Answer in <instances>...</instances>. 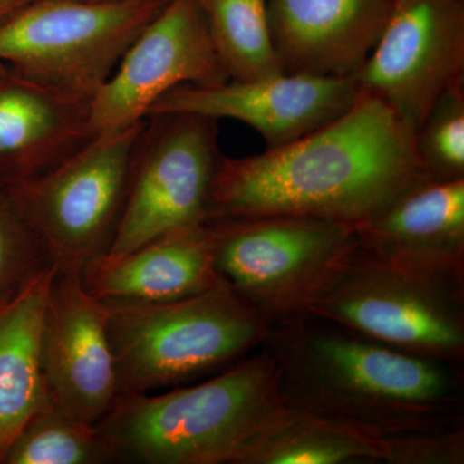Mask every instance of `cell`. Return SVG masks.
Here are the masks:
<instances>
[{"mask_svg":"<svg viewBox=\"0 0 464 464\" xmlns=\"http://www.w3.org/2000/svg\"><path fill=\"white\" fill-rule=\"evenodd\" d=\"M41 360L52 404L65 413L96 426L119 401L108 306L84 288L82 271L57 268L45 304Z\"/></svg>","mask_w":464,"mask_h":464,"instance_id":"obj_12","label":"cell"},{"mask_svg":"<svg viewBox=\"0 0 464 464\" xmlns=\"http://www.w3.org/2000/svg\"><path fill=\"white\" fill-rule=\"evenodd\" d=\"M57 268L45 266L0 299V464L27 420L52 405L42 371L41 340Z\"/></svg>","mask_w":464,"mask_h":464,"instance_id":"obj_18","label":"cell"},{"mask_svg":"<svg viewBox=\"0 0 464 464\" xmlns=\"http://www.w3.org/2000/svg\"><path fill=\"white\" fill-rule=\"evenodd\" d=\"M430 181L413 130L381 101L360 93L340 118L295 141L252 157H224L209 221L304 216L357 228Z\"/></svg>","mask_w":464,"mask_h":464,"instance_id":"obj_1","label":"cell"},{"mask_svg":"<svg viewBox=\"0 0 464 464\" xmlns=\"http://www.w3.org/2000/svg\"><path fill=\"white\" fill-rule=\"evenodd\" d=\"M284 409L261 348L197 386L119 399L96 427L114 463L237 464Z\"/></svg>","mask_w":464,"mask_h":464,"instance_id":"obj_3","label":"cell"},{"mask_svg":"<svg viewBox=\"0 0 464 464\" xmlns=\"http://www.w3.org/2000/svg\"><path fill=\"white\" fill-rule=\"evenodd\" d=\"M230 81L282 74L268 21L267 0H195Z\"/></svg>","mask_w":464,"mask_h":464,"instance_id":"obj_20","label":"cell"},{"mask_svg":"<svg viewBox=\"0 0 464 464\" xmlns=\"http://www.w3.org/2000/svg\"><path fill=\"white\" fill-rule=\"evenodd\" d=\"M304 313L404 353L462 366L464 280L408 273L357 246Z\"/></svg>","mask_w":464,"mask_h":464,"instance_id":"obj_6","label":"cell"},{"mask_svg":"<svg viewBox=\"0 0 464 464\" xmlns=\"http://www.w3.org/2000/svg\"><path fill=\"white\" fill-rule=\"evenodd\" d=\"M359 94L353 78L282 72L215 87L181 85L164 94L149 115L192 112L217 121L232 119L257 130L267 149H275L340 118Z\"/></svg>","mask_w":464,"mask_h":464,"instance_id":"obj_13","label":"cell"},{"mask_svg":"<svg viewBox=\"0 0 464 464\" xmlns=\"http://www.w3.org/2000/svg\"><path fill=\"white\" fill-rule=\"evenodd\" d=\"M384 453V438L285 405L237 464L378 463Z\"/></svg>","mask_w":464,"mask_h":464,"instance_id":"obj_19","label":"cell"},{"mask_svg":"<svg viewBox=\"0 0 464 464\" xmlns=\"http://www.w3.org/2000/svg\"><path fill=\"white\" fill-rule=\"evenodd\" d=\"M353 79L417 132L440 97L464 82V0H393Z\"/></svg>","mask_w":464,"mask_h":464,"instance_id":"obj_10","label":"cell"},{"mask_svg":"<svg viewBox=\"0 0 464 464\" xmlns=\"http://www.w3.org/2000/svg\"><path fill=\"white\" fill-rule=\"evenodd\" d=\"M106 306L119 399L224 371L261 347L271 328L224 280L177 301Z\"/></svg>","mask_w":464,"mask_h":464,"instance_id":"obj_4","label":"cell"},{"mask_svg":"<svg viewBox=\"0 0 464 464\" xmlns=\"http://www.w3.org/2000/svg\"><path fill=\"white\" fill-rule=\"evenodd\" d=\"M8 75H9V74H8ZM5 79H2V81H0V82H3V81H5Z\"/></svg>","mask_w":464,"mask_h":464,"instance_id":"obj_26","label":"cell"},{"mask_svg":"<svg viewBox=\"0 0 464 464\" xmlns=\"http://www.w3.org/2000/svg\"><path fill=\"white\" fill-rule=\"evenodd\" d=\"M262 350L280 399L375 438L462 424L460 368L299 314L271 325Z\"/></svg>","mask_w":464,"mask_h":464,"instance_id":"obj_2","label":"cell"},{"mask_svg":"<svg viewBox=\"0 0 464 464\" xmlns=\"http://www.w3.org/2000/svg\"><path fill=\"white\" fill-rule=\"evenodd\" d=\"M51 264L47 253L0 183V299Z\"/></svg>","mask_w":464,"mask_h":464,"instance_id":"obj_23","label":"cell"},{"mask_svg":"<svg viewBox=\"0 0 464 464\" xmlns=\"http://www.w3.org/2000/svg\"><path fill=\"white\" fill-rule=\"evenodd\" d=\"M145 121L96 134L47 172L3 185L58 270L82 271L108 250Z\"/></svg>","mask_w":464,"mask_h":464,"instance_id":"obj_8","label":"cell"},{"mask_svg":"<svg viewBox=\"0 0 464 464\" xmlns=\"http://www.w3.org/2000/svg\"><path fill=\"white\" fill-rule=\"evenodd\" d=\"M168 2L32 0L0 23V63L91 101Z\"/></svg>","mask_w":464,"mask_h":464,"instance_id":"obj_5","label":"cell"},{"mask_svg":"<svg viewBox=\"0 0 464 464\" xmlns=\"http://www.w3.org/2000/svg\"><path fill=\"white\" fill-rule=\"evenodd\" d=\"M384 450L383 463L463 464V424L387 436Z\"/></svg>","mask_w":464,"mask_h":464,"instance_id":"obj_24","label":"cell"},{"mask_svg":"<svg viewBox=\"0 0 464 464\" xmlns=\"http://www.w3.org/2000/svg\"><path fill=\"white\" fill-rule=\"evenodd\" d=\"M393 0H267L275 51L288 74L353 78L371 56Z\"/></svg>","mask_w":464,"mask_h":464,"instance_id":"obj_14","label":"cell"},{"mask_svg":"<svg viewBox=\"0 0 464 464\" xmlns=\"http://www.w3.org/2000/svg\"><path fill=\"white\" fill-rule=\"evenodd\" d=\"M32 0H0V23Z\"/></svg>","mask_w":464,"mask_h":464,"instance_id":"obj_25","label":"cell"},{"mask_svg":"<svg viewBox=\"0 0 464 464\" xmlns=\"http://www.w3.org/2000/svg\"><path fill=\"white\" fill-rule=\"evenodd\" d=\"M218 121L192 112L149 115L134 150L121 219L105 253L121 255L210 218L221 166Z\"/></svg>","mask_w":464,"mask_h":464,"instance_id":"obj_9","label":"cell"},{"mask_svg":"<svg viewBox=\"0 0 464 464\" xmlns=\"http://www.w3.org/2000/svg\"><path fill=\"white\" fill-rule=\"evenodd\" d=\"M359 249L427 277L464 280V179L430 181L356 228Z\"/></svg>","mask_w":464,"mask_h":464,"instance_id":"obj_15","label":"cell"},{"mask_svg":"<svg viewBox=\"0 0 464 464\" xmlns=\"http://www.w3.org/2000/svg\"><path fill=\"white\" fill-rule=\"evenodd\" d=\"M114 463L94 424L53 404L33 415L12 442L5 464Z\"/></svg>","mask_w":464,"mask_h":464,"instance_id":"obj_21","label":"cell"},{"mask_svg":"<svg viewBox=\"0 0 464 464\" xmlns=\"http://www.w3.org/2000/svg\"><path fill=\"white\" fill-rule=\"evenodd\" d=\"M217 273L273 325L304 314L359 246L331 219L262 216L209 221Z\"/></svg>","mask_w":464,"mask_h":464,"instance_id":"obj_7","label":"cell"},{"mask_svg":"<svg viewBox=\"0 0 464 464\" xmlns=\"http://www.w3.org/2000/svg\"><path fill=\"white\" fill-rule=\"evenodd\" d=\"M414 140L432 181L464 179V82L440 97Z\"/></svg>","mask_w":464,"mask_h":464,"instance_id":"obj_22","label":"cell"},{"mask_svg":"<svg viewBox=\"0 0 464 464\" xmlns=\"http://www.w3.org/2000/svg\"><path fill=\"white\" fill-rule=\"evenodd\" d=\"M228 81L197 2L169 0L92 97V134L145 121L150 109L174 88L215 87Z\"/></svg>","mask_w":464,"mask_h":464,"instance_id":"obj_11","label":"cell"},{"mask_svg":"<svg viewBox=\"0 0 464 464\" xmlns=\"http://www.w3.org/2000/svg\"><path fill=\"white\" fill-rule=\"evenodd\" d=\"M103 304H150L199 295L221 282L209 222L179 228L121 255L102 253L82 270Z\"/></svg>","mask_w":464,"mask_h":464,"instance_id":"obj_16","label":"cell"},{"mask_svg":"<svg viewBox=\"0 0 464 464\" xmlns=\"http://www.w3.org/2000/svg\"><path fill=\"white\" fill-rule=\"evenodd\" d=\"M91 101L12 74L0 82V183L47 172L93 137Z\"/></svg>","mask_w":464,"mask_h":464,"instance_id":"obj_17","label":"cell"}]
</instances>
